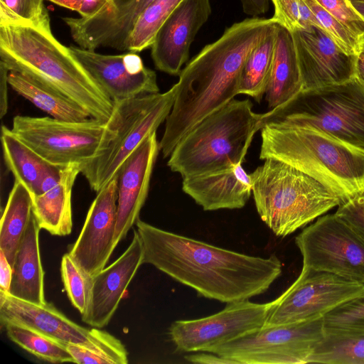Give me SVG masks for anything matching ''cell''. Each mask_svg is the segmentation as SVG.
I'll list each match as a JSON object with an SVG mask.
<instances>
[{
	"label": "cell",
	"mask_w": 364,
	"mask_h": 364,
	"mask_svg": "<svg viewBox=\"0 0 364 364\" xmlns=\"http://www.w3.org/2000/svg\"><path fill=\"white\" fill-rule=\"evenodd\" d=\"M147 263L198 295L223 303L264 293L281 275L274 255L251 256L168 232L139 218L136 222Z\"/></svg>",
	"instance_id": "cell-1"
},
{
	"label": "cell",
	"mask_w": 364,
	"mask_h": 364,
	"mask_svg": "<svg viewBox=\"0 0 364 364\" xmlns=\"http://www.w3.org/2000/svg\"><path fill=\"white\" fill-rule=\"evenodd\" d=\"M276 23L253 17L227 28L181 70L171 111L159 141L164 158L206 116L238 95L240 75L252 49Z\"/></svg>",
	"instance_id": "cell-2"
},
{
	"label": "cell",
	"mask_w": 364,
	"mask_h": 364,
	"mask_svg": "<svg viewBox=\"0 0 364 364\" xmlns=\"http://www.w3.org/2000/svg\"><path fill=\"white\" fill-rule=\"evenodd\" d=\"M0 62L60 91L90 117L107 122L114 102L53 34L50 24L0 23Z\"/></svg>",
	"instance_id": "cell-3"
},
{
	"label": "cell",
	"mask_w": 364,
	"mask_h": 364,
	"mask_svg": "<svg viewBox=\"0 0 364 364\" xmlns=\"http://www.w3.org/2000/svg\"><path fill=\"white\" fill-rule=\"evenodd\" d=\"M259 159H274L311 176L344 203L364 190V149L310 127L267 119Z\"/></svg>",
	"instance_id": "cell-4"
},
{
	"label": "cell",
	"mask_w": 364,
	"mask_h": 364,
	"mask_svg": "<svg viewBox=\"0 0 364 364\" xmlns=\"http://www.w3.org/2000/svg\"><path fill=\"white\" fill-rule=\"evenodd\" d=\"M265 120L266 114L253 112L251 101L234 98L184 135L167 165L185 178L242 163L255 134Z\"/></svg>",
	"instance_id": "cell-5"
},
{
	"label": "cell",
	"mask_w": 364,
	"mask_h": 364,
	"mask_svg": "<svg viewBox=\"0 0 364 364\" xmlns=\"http://www.w3.org/2000/svg\"><path fill=\"white\" fill-rule=\"evenodd\" d=\"M250 175L257 211L278 237L293 233L341 203L319 181L277 159H264Z\"/></svg>",
	"instance_id": "cell-6"
},
{
	"label": "cell",
	"mask_w": 364,
	"mask_h": 364,
	"mask_svg": "<svg viewBox=\"0 0 364 364\" xmlns=\"http://www.w3.org/2000/svg\"><path fill=\"white\" fill-rule=\"evenodd\" d=\"M175 84L164 93H154L114 102L105 122L102 142L96 154L80 165V173L98 192L118 172L127 158L150 134L156 132L173 107Z\"/></svg>",
	"instance_id": "cell-7"
},
{
	"label": "cell",
	"mask_w": 364,
	"mask_h": 364,
	"mask_svg": "<svg viewBox=\"0 0 364 364\" xmlns=\"http://www.w3.org/2000/svg\"><path fill=\"white\" fill-rule=\"evenodd\" d=\"M267 119L310 127L364 149V89L355 77L343 83L301 91Z\"/></svg>",
	"instance_id": "cell-8"
},
{
	"label": "cell",
	"mask_w": 364,
	"mask_h": 364,
	"mask_svg": "<svg viewBox=\"0 0 364 364\" xmlns=\"http://www.w3.org/2000/svg\"><path fill=\"white\" fill-rule=\"evenodd\" d=\"M105 122L89 118L68 122L52 117L17 115L12 132L48 162L67 166L92 159L99 149Z\"/></svg>",
	"instance_id": "cell-9"
},
{
	"label": "cell",
	"mask_w": 364,
	"mask_h": 364,
	"mask_svg": "<svg viewBox=\"0 0 364 364\" xmlns=\"http://www.w3.org/2000/svg\"><path fill=\"white\" fill-rule=\"evenodd\" d=\"M324 336L323 317L304 322L264 326L209 353L237 364H304Z\"/></svg>",
	"instance_id": "cell-10"
},
{
	"label": "cell",
	"mask_w": 364,
	"mask_h": 364,
	"mask_svg": "<svg viewBox=\"0 0 364 364\" xmlns=\"http://www.w3.org/2000/svg\"><path fill=\"white\" fill-rule=\"evenodd\" d=\"M295 242L304 267L364 284V240L336 213L318 218Z\"/></svg>",
	"instance_id": "cell-11"
},
{
	"label": "cell",
	"mask_w": 364,
	"mask_h": 364,
	"mask_svg": "<svg viewBox=\"0 0 364 364\" xmlns=\"http://www.w3.org/2000/svg\"><path fill=\"white\" fill-rule=\"evenodd\" d=\"M363 292V283L303 267L295 282L273 300L274 305L265 326L296 323L321 318Z\"/></svg>",
	"instance_id": "cell-12"
},
{
	"label": "cell",
	"mask_w": 364,
	"mask_h": 364,
	"mask_svg": "<svg viewBox=\"0 0 364 364\" xmlns=\"http://www.w3.org/2000/svg\"><path fill=\"white\" fill-rule=\"evenodd\" d=\"M273 305V301L259 304L249 299L228 303L215 314L174 321L169 335L178 350L210 352L264 327Z\"/></svg>",
	"instance_id": "cell-13"
},
{
	"label": "cell",
	"mask_w": 364,
	"mask_h": 364,
	"mask_svg": "<svg viewBox=\"0 0 364 364\" xmlns=\"http://www.w3.org/2000/svg\"><path fill=\"white\" fill-rule=\"evenodd\" d=\"M0 321L29 328L63 344L83 346L105 355L114 336L97 328L88 329L72 321L52 304L30 303L0 291Z\"/></svg>",
	"instance_id": "cell-14"
},
{
	"label": "cell",
	"mask_w": 364,
	"mask_h": 364,
	"mask_svg": "<svg viewBox=\"0 0 364 364\" xmlns=\"http://www.w3.org/2000/svg\"><path fill=\"white\" fill-rule=\"evenodd\" d=\"M70 50L114 102L159 92L156 73L137 53L107 55L80 46Z\"/></svg>",
	"instance_id": "cell-15"
},
{
	"label": "cell",
	"mask_w": 364,
	"mask_h": 364,
	"mask_svg": "<svg viewBox=\"0 0 364 364\" xmlns=\"http://www.w3.org/2000/svg\"><path fill=\"white\" fill-rule=\"evenodd\" d=\"M117 173L98 192L69 254L90 277L103 269L114 250L118 197Z\"/></svg>",
	"instance_id": "cell-16"
},
{
	"label": "cell",
	"mask_w": 364,
	"mask_h": 364,
	"mask_svg": "<svg viewBox=\"0 0 364 364\" xmlns=\"http://www.w3.org/2000/svg\"><path fill=\"white\" fill-rule=\"evenodd\" d=\"M303 90L343 83L355 76L356 55L345 53L322 28L292 32Z\"/></svg>",
	"instance_id": "cell-17"
},
{
	"label": "cell",
	"mask_w": 364,
	"mask_h": 364,
	"mask_svg": "<svg viewBox=\"0 0 364 364\" xmlns=\"http://www.w3.org/2000/svg\"><path fill=\"white\" fill-rule=\"evenodd\" d=\"M211 14L210 0H183L158 31L151 46L155 67L179 75L192 42Z\"/></svg>",
	"instance_id": "cell-18"
},
{
	"label": "cell",
	"mask_w": 364,
	"mask_h": 364,
	"mask_svg": "<svg viewBox=\"0 0 364 364\" xmlns=\"http://www.w3.org/2000/svg\"><path fill=\"white\" fill-rule=\"evenodd\" d=\"M144 250L137 230L123 254L90 278L86 310L82 320L96 328L107 326L129 283L143 264Z\"/></svg>",
	"instance_id": "cell-19"
},
{
	"label": "cell",
	"mask_w": 364,
	"mask_h": 364,
	"mask_svg": "<svg viewBox=\"0 0 364 364\" xmlns=\"http://www.w3.org/2000/svg\"><path fill=\"white\" fill-rule=\"evenodd\" d=\"M159 151V142L154 132L127 158L118 171L115 247L139 219Z\"/></svg>",
	"instance_id": "cell-20"
},
{
	"label": "cell",
	"mask_w": 364,
	"mask_h": 364,
	"mask_svg": "<svg viewBox=\"0 0 364 364\" xmlns=\"http://www.w3.org/2000/svg\"><path fill=\"white\" fill-rule=\"evenodd\" d=\"M242 164L183 178L182 189L204 210L242 208L252 193L251 177Z\"/></svg>",
	"instance_id": "cell-21"
},
{
	"label": "cell",
	"mask_w": 364,
	"mask_h": 364,
	"mask_svg": "<svg viewBox=\"0 0 364 364\" xmlns=\"http://www.w3.org/2000/svg\"><path fill=\"white\" fill-rule=\"evenodd\" d=\"M1 144L8 168L33 196L44 193L60 181L65 166L46 161L4 125L1 127Z\"/></svg>",
	"instance_id": "cell-22"
},
{
	"label": "cell",
	"mask_w": 364,
	"mask_h": 364,
	"mask_svg": "<svg viewBox=\"0 0 364 364\" xmlns=\"http://www.w3.org/2000/svg\"><path fill=\"white\" fill-rule=\"evenodd\" d=\"M303 90L292 33L277 23L273 60L265 91L272 112L283 108Z\"/></svg>",
	"instance_id": "cell-23"
},
{
	"label": "cell",
	"mask_w": 364,
	"mask_h": 364,
	"mask_svg": "<svg viewBox=\"0 0 364 364\" xmlns=\"http://www.w3.org/2000/svg\"><path fill=\"white\" fill-rule=\"evenodd\" d=\"M40 230L33 212L16 255L9 294L30 303L43 305L46 301L39 248Z\"/></svg>",
	"instance_id": "cell-24"
},
{
	"label": "cell",
	"mask_w": 364,
	"mask_h": 364,
	"mask_svg": "<svg viewBox=\"0 0 364 364\" xmlns=\"http://www.w3.org/2000/svg\"><path fill=\"white\" fill-rule=\"evenodd\" d=\"M80 173L79 164L65 166L60 181L44 193L33 196V212L41 229L65 236L73 228L71 193Z\"/></svg>",
	"instance_id": "cell-25"
},
{
	"label": "cell",
	"mask_w": 364,
	"mask_h": 364,
	"mask_svg": "<svg viewBox=\"0 0 364 364\" xmlns=\"http://www.w3.org/2000/svg\"><path fill=\"white\" fill-rule=\"evenodd\" d=\"M8 82L14 91L53 118L68 122H82L90 118V114L70 98L30 76L9 71Z\"/></svg>",
	"instance_id": "cell-26"
},
{
	"label": "cell",
	"mask_w": 364,
	"mask_h": 364,
	"mask_svg": "<svg viewBox=\"0 0 364 364\" xmlns=\"http://www.w3.org/2000/svg\"><path fill=\"white\" fill-rule=\"evenodd\" d=\"M154 1L109 0L99 13L90 17V25L105 44L123 49L136 19Z\"/></svg>",
	"instance_id": "cell-27"
},
{
	"label": "cell",
	"mask_w": 364,
	"mask_h": 364,
	"mask_svg": "<svg viewBox=\"0 0 364 364\" xmlns=\"http://www.w3.org/2000/svg\"><path fill=\"white\" fill-rule=\"evenodd\" d=\"M32 213L31 193L21 182L15 180L2 213L0 228V250L12 268Z\"/></svg>",
	"instance_id": "cell-28"
},
{
	"label": "cell",
	"mask_w": 364,
	"mask_h": 364,
	"mask_svg": "<svg viewBox=\"0 0 364 364\" xmlns=\"http://www.w3.org/2000/svg\"><path fill=\"white\" fill-rule=\"evenodd\" d=\"M277 23L252 49L243 65L238 90L260 102L265 94L273 60Z\"/></svg>",
	"instance_id": "cell-29"
},
{
	"label": "cell",
	"mask_w": 364,
	"mask_h": 364,
	"mask_svg": "<svg viewBox=\"0 0 364 364\" xmlns=\"http://www.w3.org/2000/svg\"><path fill=\"white\" fill-rule=\"evenodd\" d=\"M364 364V330L325 331L309 363Z\"/></svg>",
	"instance_id": "cell-30"
},
{
	"label": "cell",
	"mask_w": 364,
	"mask_h": 364,
	"mask_svg": "<svg viewBox=\"0 0 364 364\" xmlns=\"http://www.w3.org/2000/svg\"><path fill=\"white\" fill-rule=\"evenodd\" d=\"M183 0H154L139 15L125 43V50L139 53L151 48L155 36Z\"/></svg>",
	"instance_id": "cell-31"
},
{
	"label": "cell",
	"mask_w": 364,
	"mask_h": 364,
	"mask_svg": "<svg viewBox=\"0 0 364 364\" xmlns=\"http://www.w3.org/2000/svg\"><path fill=\"white\" fill-rule=\"evenodd\" d=\"M2 326L13 342L37 358L53 363H74L66 345L18 324Z\"/></svg>",
	"instance_id": "cell-32"
},
{
	"label": "cell",
	"mask_w": 364,
	"mask_h": 364,
	"mask_svg": "<svg viewBox=\"0 0 364 364\" xmlns=\"http://www.w3.org/2000/svg\"><path fill=\"white\" fill-rule=\"evenodd\" d=\"M316 16L321 28L346 53L357 55L364 45L360 37L339 22L316 0H304Z\"/></svg>",
	"instance_id": "cell-33"
},
{
	"label": "cell",
	"mask_w": 364,
	"mask_h": 364,
	"mask_svg": "<svg viewBox=\"0 0 364 364\" xmlns=\"http://www.w3.org/2000/svg\"><path fill=\"white\" fill-rule=\"evenodd\" d=\"M0 23L50 24L43 0H0Z\"/></svg>",
	"instance_id": "cell-34"
},
{
	"label": "cell",
	"mask_w": 364,
	"mask_h": 364,
	"mask_svg": "<svg viewBox=\"0 0 364 364\" xmlns=\"http://www.w3.org/2000/svg\"><path fill=\"white\" fill-rule=\"evenodd\" d=\"M325 331L364 330V292L338 305L323 316Z\"/></svg>",
	"instance_id": "cell-35"
},
{
	"label": "cell",
	"mask_w": 364,
	"mask_h": 364,
	"mask_svg": "<svg viewBox=\"0 0 364 364\" xmlns=\"http://www.w3.org/2000/svg\"><path fill=\"white\" fill-rule=\"evenodd\" d=\"M274 6L272 19L290 32L309 30L319 23L304 0H269Z\"/></svg>",
	"instance_id": "cell-36"
},
{
	"label": "cell",
	"mask_w": 364,
	"mask_h": 364,
	"mask_svg": "<svg viewBox=\"0 0 364 364\" xmlns=\"http://www.w3.org/2000/svg\"><path fill=\"white\" fill-rule=\"evenodd\" d=\"M60 272L68 296L80 313L86 310L90 278L77 266L69 253L61 260Z\"/></svg>",
	"instance_id": "cell-37"
},
{
	"label": "cell",
	"mask_w": 364,
	"mask_h": 364,
	"mask_svg": "<svg viewBox=\"0 0 364 364\" xmlns=\"http://www.w3.org/2000/svg\"><path fill=\"white\" fill-rule=\"evenodd\" d=\"M325 10L351 31L364 37V18L350 0H316Z\"/></svg>",
	"instance_id": "cell-38"
},
{
	"label": "cell",
	"mask_w": 364,
	"mask_h": 364,
	"mask_svg": "<svg viewBox=\"0 0 364 364\" xmlns=\"http://www.w3.org/2000/svg\"><path fill=\"white\" fill-rule=\"evenodd\" d=\"M335 213L348 223L364 240V190L341 203Z\"/></svg>",
	"instance_id": "cell-39"
},
{
	"label": "cell",
	"mask_w": 364,
	"mask_h": 364,
	"mask_svg": "<svg viewBox=\"0 0 364 364\" xmlns=\"http://www.w3.org/2000/svg\"><path fill=\"white\" fill-rule=\"evenodd\" d=\"M9 70L0 62V117L3 118L8 110V75Z\"/></svg>",
	"instance_id": "cell-40"
},
{
	"label": "cell",
	"mask_w": 364,
	"mask_h": 364,
	"mask_svg": "<svg viewBox=\"0 0 364 364\" xmlns=\"http://www.w3.org/2000/svg\"><path fill=\"white\" fill-rule=\"evenodd\" d=\"M186 360L194 363L202 364H227L235 363L232 360L223 358L215 353L203 352L188 355L185 357Z\"/></svg>",
	"instance_id": "cell-41"
},
{
	"label": "cell",
	"mask_w": 364,
	"mask_h": 364,
	"mask_svg": "<svg viewBox=\"0 0 364 364\" xmlns=\"http://www.w3.org/2000/svg\"><path fill=\"white\" fill-rule=\"evenodd\" d=\"M13 277V268L0 250V291L9 293Z\"/></svg>",
	"instance_id": "cell-42"
},
{
	"label": "cell",
	"mask_w": 364,
	"mask_h": 364,
	"mask_svg": "<svg viewBox=\"0 0 364 364\" xmlns=\"http://www.w3.org/2000/svg\"><path fill=\"white\" fill-rule=\"evenodd\" d=\"M240 2L244 13L253 17L265 14L269 6V0H240Z\"/></svg>",
	"instance_id": "cell-43"
},
{
	"label": "cell",
	"mask_w": 364,
	"mask_h": 364,
	"mask_svg": "<svg viewBox=\"0 0 364 364\" xmlns=\"http://www.w3.org/2000/svg\"><path fill=\"white\" fill-rule=\"evenodd\" d=\"M109 0H81V7L78 13L82 18L91 17L107 4Z\"/></svg>",
	"instance_id": "cell-44"
},
{
	"label": "cell",
	"mask_w": 364,
	"mask_h": 364,
	"mask_svg": "<svg viewBox=\"0 0 364 364\" xmlns=\"http://www.w3.org/2000/svg\"><path fill=\"white\" fill-rule=\"evenodd\" d=\"M355 77L364 89V45L356 55Z\"/></svg>",
	"instance_id": "cell-45"
},
{
	"label": "cell",
	"mask_w": 364,
	"mask_h": 364,
	"mask_svg": "<svg viewBox=\"0 0 364 364\" xmlns=\"http://www.w3.org/2000/svg\"><path fill=\"white\" fill-rule=\"evenodd\" d=\"M51 1L61 7H64L72 11L80 12L81 7V0H47Z\"/></svg>",
	"instance_id": "cell-46"
},
{
	"label": "cell",
	"mask_w": 364,
	"mask_h": 364,
	"mask_svg": "<svg viewBox=\"0 0 364 364\" xmlns=\"http://www.w3.org/2000/svg\"><path fill=\"white\" fill-rule=\"evenodd\" d=\"M350 1L356 11L364 18V0H350Z\"/></svg>",
	"instance_id": "cell-47"
}]
</instances>
